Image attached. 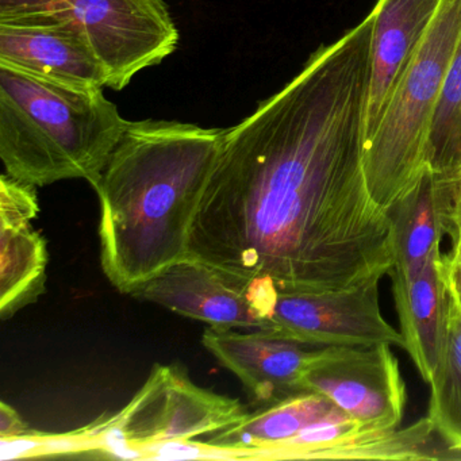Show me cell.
Returning <instances> with one entry per match:
<instances>
[{"mask_svg": "<svg viewBox=\"0 0 461 461\" xmlns=\"http://www.w3.org/2000/svg\"><path fill=\"white\" fill-rule=\"evenodd\" d=\"M441 0H377L366 109V145L382 121Z\"/></svg>", "mask_w": 461, "mask_h": 461, "instance_id": "obj_12", "label": "cell"}, {"mask_svg": "<svg viewBox=\"0 0 461 461\" xmlns=\"http://www.w3.org/2000/svg\"><path fill=\"white\" fill-rule=\"evenodd\" d=\"M129 122L104 88L0 63V158L20 182L85 179L95 188Z\"/></svg>", "mask_w": 461, "mask_h": 461, "instance_id": "obj_3", "label": "cell"}, {"mask_svg": "<svg viewBox=\"0 0 461 461\" xmlns=\"http://www.w3.org/2000/svg\"><path fill=\"white\" fill-rule=\"evenodd\" d=\"M131 295L212 328L263 329L247 288L194 258L167 267Z\"/></svg>", "mask_w": 461, "mask_h": 461, "instance_id": "obj_11", "label": "cell"}, {"mask_svg": "<svg viewBox=\"0 0 461 461\" xmlns=\"http://www.w3.org/2000/svg\"><path fill=\"white\" fill-rule=\"evenodd\" d=\"M372 10L225 129L187 258L237 285L341 290L393 271L390 215L369 191Z\"/></svg>", "mask_w": 461, "mask_h": 461, "instance_id": "obj_1", "label": "cell"}, {"mask_svg": "<svg viewBox=\"0 0 461 461\" xmlns=\"http://www.w3.org/2000/svg\"><path fill=\"white\" fill-rule=\"evenodd\" d=\"M32 218L0 215V315L13 317L36 301L45 285L48 253Z\"/></svg>", "mask_w": 461, "mask_h": 461, "instance_id": "obj_16", "label": "cell"}, {"mask_svg": "<svg viewBox=\"0 0 461 461\" xmlns=\"http://www.w3.org/2000/svg\"><path fill=\"white\" fill-rule=\"evenodd\" d=\"M461 41V0H441L382 121L366 145L375 201L390 210L429 167V137L450 63Z\"/></svg>", "mask_w": 461, "mask_h": 461, "instance_id": "obj_4", "label": "cell"}, {"mask_svg": "<svg viewBox=\"0 0 461 461\" xmlns=\"http://www.w3.org/2000/svg\"><path fill=\"white\" fill-rule=\"evenodd\" d=\"M390 275L403 349L409 353L420 377L429 383L436 371L444 322L441 249L436 250L417 274Z\"/></svg>", "mask_w": 461, "mask_h": 461, "instance_id": "obj_13", "label": "cell"}, {"mask_svg": "<svg viewBox=\"0 0 461 461\" xmlns=\"http://www.w3.org/2000/svg\"><path fill=\"white\" fill-rule=\"evenodd\" d=\"M225 129L179 121L129 122L94 190L101 263L120 293L187 258L191 228Z\"/></svg>", "mask_w": 461, "mask_h": 461, "instance_id": "obj_2", "label": "cell"}, {"mask_svg": "<svg viewBox=\"0 0 461 461\" xmlns=\"http://www.w3.org/2000/svg\"><path fill=\"white\" fill-rule=\"evenodd\" d=\"M203 347L233 372L258 403L272 404L302 393L304 372L320 348L276 336L261 329L241 333L209 328Z\"/></svg>", "mask_w": 461, "mask_h": 461, "instance_id": "obj_10", "label": "cell"}, {"mask_svg": "<svg viewBox=\"0 0 461 461\" xmlns=\"http://www.w3.org/2000/svg\"><path fill=\"white\" fill-rule=\"evenodd\" d=\"M48 15L72 23L90 41L122 91L139 72L176 50L179 32L164 0H0V17Z\"/></svg>", "mask_w": 461, "mask_h": 461, "instance_id": "obj_6", "label": "cell"}, {"mask_svg": "<svg viewBox=\"0 0 461 461\" xmlns=\"http://www.w3.org/2000/svg\"><path fill=\"white\" fill-rule=\"evenodd\" d=\"M461 160V41L450 63L429 137V166L450 175Z\"/></svg>", "mask_w": 461, "mask_h": 461, "instance_id": "obj_18", "label": "cell"}, {"mask_svg": "<svg viewBox=\"0 0 461 461\" xmlns=\"http://www.w3.org/2000/svg\"><path fill=\"white\" fill-rule=\"evenodd\" d=\"M447 191V177L429 166L414 187L388 210L393 258L391 272L417 274L441 249Z\"/></svg>", "mask_w": 461, "mask_h": 461, "instance_id": "obj_14", "label": "cell"}, {"mask_svg": "<svg viewBox=\"0 0 461 461\" xmlns=\"http://www.w3.org/2000/svg\"><path fill=\"white\" fill-rule=\"evenodd\" d=\"M368 428H401L407 402L398 358L388 344L322 347L302 379Z\"/></svg>", "mask_w": 461, "mask_h": 461, "instance_id": "obj_8", "label": "cell"}, {"mask_svg": "<svg viewBox=\"0 0 461 461\" xmlns=\"http://www.w3.org/2000/svg\"><path fill=\"white\" fill-rule=\"evenodd\" d=\"M249 414L239 399L199 387L177 366L158 364L122 411L96 420L91 429L96 452L140 458L137 447L217 433Z\"/></svg>", "mask_w": 461, "mask_h": 461, "instance_id": "obj_5", "label": "cell"}, {"mask_svg": "<svg viewBox=\"0 0 461 461\" xmlns=\"http://www.w3.org/2000/svg\"><path fill=\"white\" fill-rule=\"evenodd\" d=\"M429 420L452 450H461V301L445 287L444 322L436 371L430 382Z\"/></svg>", "mask_w": 461, "mask_h": 461, "instance_id": "obj_17", "label": "cell"}, {"mask_svg": "<svg viewBox=\"0 0 461 461\" xmlns=\"http://www.w3.org/2000/svg\"><path fill=\"white\" fill-rule=\"evenodd\" d=\"M0 63L66 85H109L106 69L85 34L48 15L0 17Z\"/></svg>", "mask_w": 461, "mask_h": 461, "instance_id": "obj_9", "label": "cell"}, {"mask_svg": "<svg viewBox=\"0 0 461 461\" xmlns=\"http://www.w3.org/2000/svg\"><path fill=\"white\" fill-rule=\"evenodd\" d=\"M447 182L449 193L445 206V234L450 237L452 248L461 249V179L447 177Z\"/></svg>", "mask_w": 461, "mask_h": 461, "instance_id": "obj_19", "label": "cell"}, {"mask_svg": "<svg viewBox=\"0 0 461 461\" xmlns=\"http://www.w3.org/2000/svg\"><path fill=\"white\" fill-rule=\"evenodd\" d=\"M379 283L341 290L276 291L261 330L315 347L388 344L403 349L401 331L380 310Z\"/></svg>", "mask_w": 461, "mask_h": 461, "instance_id": "obj_7", "label": "cell"}, {"mask_svg": "<svg viewBox=\"0 0 461 461\" xmlns=\"http://www.w3.org/2000/svg\"><path fill=\"white\" fill-rule=\"evenodd\" d=\"M449 177H453V179H461V160L460 163H458V166L456 167L455 171L452 172V174L447 175Z\"/></svg>", "mask_w": 461, "mask_h": 461, "instance_id": "obj_21", "label": "cell"}, {"mask_svg": "<svg viewBox=\"0 0 461 461\" xmlns=\"http://www.w3.org/2000/svg\"><path fill=\"white\" fill-rule=\"evenodd\" d=\"M336 407L322 393L302 391L276 403L267 404L237 425L212 433L207 442L218 447H236L245 452L248 458L272 460L274 453L302 429L333 411Z\"/></svg>", "mask_w": 461, "mask_h": 461, "instance_id": "obj_15", "label": "cell"}, {"mask_svg": "<svg viewBox=\"0 0 461 461\" xmlns=\"http://www.w3.org/2000/svg\"><path fill=\"white\" fill-rule=\"evenodd\" d=\"M31 429L20 414L9 404H0V437H15L28 433Z\"/></svg>", "mask_w": 461, "mask_h": 461, "instance_id": "obj_20", "label": "cell"}]
</instances>
